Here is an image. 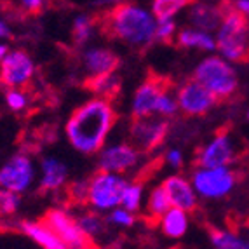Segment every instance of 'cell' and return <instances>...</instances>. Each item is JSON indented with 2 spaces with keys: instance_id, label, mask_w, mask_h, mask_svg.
I'll list each match as a JSON object with an SVG mask.
<instances>
[{
  "instance_id": "6da1fadb",
  "label": "cell",
  "mask_w": 249,
  "mask_h": 249,
  "mask_svg": "<svg viewBox=\"0 0 249 249\" xmlns=\"http://www.w3.org/2000/svg\"><path fill=\"white\" fill-rule=\"evenodd\" d=\"M91 18L105 38L124 42L140 53H145L155 40L154 19L134 2H119Z\"/></svg>"
},
{
  "instance_id": "44dd1931",
  "label": "cell",
  "mask_w": 249,
  "mask_h": 249,
  "mask_svg": "<svg viewBox=\"0 0 249 249\" xmlns=\"http://www.w3.org/2000/svg\"><path fill=\"white\" fill-rule=\"evenodd\" d=\"M188 213L178 208H171L166 214L162 216L157 227L160 229L162 235L167 239H181L188 232Z\"/></svg>"
},
{
  "instance_id": "d4e9b609",
  "label": "cell",
  "mask_w": 249,
  "mask_h": 249,
  "mask_svg": "<svg viewBox=\"0 0 249 249\" xmlns=\"http://www.w3.org/2000/svg\"><path fill=\"white\" fill-rule=\"evenodd\" d=\"M77 220H79V225L82 227L86 235H88L92 242H94L98 237L105 235V232H107V227H108L107 218H103V216L98 211H94V209H89V211L82 213L80 216H77Z\"/></svg>"
},
{
  "instance_id": "f546056e",
  "label": "cell",
  "mask_w": 249,
  "mask_h": 249,
  "mask_svg": "<svg viewBox=\"0 0 249 249\" xmlns=\"http://www.w3.org/2000/svg\"><path fill=\"white\" fill-rule=\"evenodd\" d=\"M107 221H108V225H112V227L129 229V227H133V225L136 223V214L124 208H115L108 213Z\"/></svg>"
},
{
  "instance_id": "7402d4cb",
  "label": "cell",
  "mask_w": 249,
  "mask_h": 249,
  "mask_svg": "<svg viewBox=\"0 0 249 249\" xmlns=\"http://www.w3.org/2000/svg\"><path fill=\"white\" fill-rule=\"evenodd\" d=\"M169 209H171V202H169V199H167L162 185L152 188V192H150L148 197H146V206H145L146 220L152 221L154 225H157L162 216L166 214Z\"/></svg>"
},
{
  "instance_id": "277c9868",
  "label": "cell",
  "mask_w": 249,
  "mask_h": 249,
  "mask_svg": "<svg viewBox=\"0 0 249 249\" xmlns=\"http://www.w3.org/2000/svg\"><path fill=\"white\" fill-rule=\"evenodd\" d=\"M194 79L214 96L218 105L232 100L239 86L235 70L218 56L204 59L194 71Z\"/></svg>"
},
{
  "instance_id": "e0dca14e",
  "label": "cell",
  "mask_w": 249,
  "mask_h": 249,
  "mask_svg": "<svg viewBox=\"0 0 249 249\" xmlns=\"http://www.w3.org/2000/svg\"><path fill=\"white\" fill-rule=\"evenodd\" d=\"M19 229L30 241L37 244L40 249H68L67 244L56 235V232L42 220L21 221Z\"/></svg>"
},
{
  "instance_id": "d6a6232c",
  "label": "cell",
  "mask_w": 249,
  "mask_h": 249,
  "mask_svg": "<svg viewBox=\"0 0 249 249\" xmlns=\"http://www.w3.org/2000/svg\"><path fill=\"white\" fill-rule=\"evenodd\" d=\"M5 101L13 112H21L26 107V89H5Z\"/></svg>"
},
{
  "instance_id": "d590c367",
  "label": "cell",
  "mask_w": 249,
  "mask_h": 249,
  "mask_svg": "<svg viewBox=\"0 0 249 249\" xmlns=\"http://www.w3.org/2000/svg\"><path fill=\"white\" fill-rule=\"evenodd\" d=\"M166 160L169 162L173 167H179L183 164V157H181V154H179L178 150H171L169 154L166 155Z\"/></svg>"
},
{
  "instance_id": "30bf717a",
  "label": "cell",
  "mask_w": 249,
  "mask_h": 249,
  "mask_svg": "<svg viewBox=\"0 0 249 249\" xmlns=\"http://www.w3.org/2000/svg\"><path fill=\"white\" fill-rule=\"evenodd\" d=\"M35 65L26 51H13L0 65V86L5 89H26L34 77Z\"/></svg>"
},
{
  "instance_id": "e575fe53",
  "label": "cell",
  "mask_w": 249,
  "mask_h": 249,
  "mask_svg": "<svg viewBox=\"0 0 249 249\" xmlns=\"http://www.w3.org/2000/svg\"><path fill=\"white\" fill-rule=\"evenodd\" d=\"M44 2L46 0H21L23 9H25V14H28V16H38V14H42Z\"/></svg>"
},
{
  "instance_id": "ac0fdd59",
  "label": "cell",
  "mask_w": 249,
  "mask_h": 249,
  "mask_svg": "<svg viewBox=\"0 0 249 249\" xmlns=\"http://www.w3.org/2000/svg\"><path fill=\"white\" fill-rule=\"evenodd\" d=\"M121 56L110 49L96 47L89 49L84 54V67L89 71V75H101V73H115L117 68L121 67Z\"/></svg>"
},
{
  "instance_id": "4316f807",
  "label": "cell",
  "mask_w": 249,
  "mask_h": 249,
  "mask_svg": "<svg viewBox=\"0 0 249 249\" xmlns=\"http://www.w3.org/2000/svg\"><path fill=\"white\" fill-rule=\"evenodd\" d=\"M143 187H145V181H140V179H133V181H129L127 188H125V192H124V197H122L121 208L127 209V211H131V213L136 214V213L142 209Z\"/></svg>"
},
{
  "instance_id": "cb8c5ba5",
  "label": "cell",
  "mask_w": 249,
  "mask_h": 249,
  "mask_svg": "<svg viewBox=\"0 0 249 249\" xmlns=\"http://www.w3.org/2000/svg\"><path fill=\"white\" fill-rule=\"evenodd\" d=\"M176 46L181 49H200V51H213L214 49V40L208 34L196 32L190 28H183L176 35Z\"/></svg>"
},
{
  "instance_id": "8d00e7d4",
  "label": "cell",
  "mask_w": 249,
  "mask_h": 249,
  "mask_svg": "<svg viewBox=\"0 0 249 249\" xmlns=\"http://www.w3.org/2000/svg\"><path fill=\"white\" fill-rule=\"evenodd\" d=\"M0 37H4V38H11V37H13V34L9 32V28L4 25V23H2V21H0Z\"/></svg>"
},
{
  "instance_id": "484cf974",
  "label": "cell",
  "mask_w": 249,
  "mask_h": 249,
  "mask_svg": "<svg viewBox=\"0 0 249 249\" xmlns=\"http://www.w3.org/2000/svg\"><path fill=\"white\" fill-rule=\"evenodd\" d=\"M197 0H154L152 4V13H154L155 19L167 21L175 16L178 11L188 7V5H196Z\"/></svg>"
},
{
  "instance_id": "4fadbf2b",
  "label": "cell",
  "mask_w": 249,
  "mask_h": 249,
  "mask_svg": "<svg viewBox=\"0 0 249 249\" xmlns=\"http://www.w3.org/2000/svg\"><path fill=\"white\" fill-rule=\"evenodd\" d=\"M214 105L216 98L196 79L183 82L178 89V107L187 117H204Z\"/></svg>"
},
{
  "instance_id": "f1b7e54d",
  "label": "cell",
  "mask_w": 249,
  "mask_h": 249,
  "mask_svg": "<svg viewBox=\"0 0 249 249\" xmlns=\"http://www.w3.org/2000/svg\"><path fill=\"white\" fill-rule=\"evenodd\" d=\"M92 28H94V23H92L91 16H79L75 19L73 28H71V38H73L75 44H86L89 40L92 34Z\"/></svg>"
},
{
  "instance_id": "1f68e13d",
  "label": "cell",
  "mask_w": 249,
  "mask_h": 249,
  "mask_svg": "<svg viewBox=\"0 0 249 249\" xmlns=\"http://www.w3.org/2000/svg\"><path fill=\"white\" fill-rule=\"evenodd\" d=\"M175 34H176V23L173 19L160 21L155 30V40L162 42V44H167L171 46L175 42Z\"/></svg>"
},
{
  "instance_id": "74e56055",
  "label": "cell",
  "mask_w": 249,
  "mask_h": 249,
  "mask_svg": "<svg viewBox=\"0 0 249 249\" xmlns=\"http://www.w3.org/2000/svg\"><path fill=\"white\" fill-rule=\"evenodd\" d=\"M5 56H7V47H5V46H0V63L4 61Z\"/></svg>"
},
{
  "instance_id": "8992f818",
  "label": "cell",
  "mask_w": 249,
  "mask_h": 249,
  "mask_svg": "<svg viewBox=\"0 0 249 249\" xmlns=\"http://www.w3.org/2000/svg\"><path fill=\"white\" fill-rule=\"evenodd\" d=\"M175 88V80L169 75L159 73L155 70H150L143 79L142 86L136 89L131 108V119H148L154 112H157V103L160 98L169 94L171 89Z\"/></svg>"
},
{
  "instance_id": "603a6c76",
  "label": "cell",
  "mask_w": 249,
  "mask_h": 249,
  "mask_svg": "<svg viewBox=\"0 0 249 249\" xmlns=\"http://www.w3.org/2000/svg\"><path fill=\"white\" fill-rule=\"evenodd\" d=\"M209 239L214 249H249V241L237 235L233 230L225 229H209Z\"/></svg>"
},
{
  "instance_id": "4dcf8cb0",
  "label": "cell",
  "mask_w": 249,
  "mask_h": 249,
  "mask_svg": "<svg viewBox=\"0 0 249 249\" xmlns=\"http://www.w3.org/2000/svg\"><path fill=\"white\" fill-rule=\"evenodd\" d=\"M19 206H21L19 194H14V192L2 190L0 188V216L16 214Z\"/></svg>"
},
{
  "instance_id": "7c38bea8",
  "label": "cell",
  "mask_w": 249,
  "mask_h": 249,
  "mask_svg": "<svg viewBox=\"0 0 249 249\" xmlns=\"http://www.w3.org/2000/svg\"><path fill=\"white\" fill-rule=\"evenodd\" d=\"M34 166L28 155L18 154L0 167V188L23 194L34 183Z\"/></svg>"
},
{
  "instance_id": "d6986e66",
  "label": "cell",
  "mask_w": 249,
  "mask_h": 249,
  "mask_svg": "<svg viewBox=\"0 0 249 249\" xmlns=\"http://www.w3.org/2000/svg\"><path fill=\"white\" fill-rule=\"evenodd\" d=\"M68 183V169L58 159H44L42 160V179L38 185V192H59Z\"/></svg>"
},
{
  "instance_id": "836d02e7",
  "label": "cell",
  "mask_w": 249,
  "mask_h": 249,
  "mask_svg": "<svg viewBox=\"0 0 249 249\" xmlns=\"http://www.w3.org/2000/svg\"><path fill=\"white\" fill-rule=\"evenodd\" d=\"M178 110V101H173L169 98V94L160 98V101L157 103V112L160 115H173Z\"/></svg>"
},
{
  "instance_id": "7a4b0ae2",
  "label": "cell",
  "mask_w": 249,
  "mask_h": 249,
  "mask_svg": "<svg viewBox=\"0 0 249 249\" xmlns=\"http://www.w3.org/2000/svg\"><path fill=\"white\" fill-rule=\"evenodd\" d=\"M119 121L112 103L101 98L86 101L68 117L65 131L71 146L80 154L92 155L103 148L108 134Z\"/></svg>"
},
{
  "instance_id": "52a82bcc",
  "label": "cell",
  "mask_w": 249,
  "mask_h": 249,
  "mask_svg": "<svg viewBox=\"0 0 249 249\" xmlns=\"http://www.w3.org/2000/svg\"><path fill=\"white\" fill-rule=\"evenodd\" d=\"M230 133H232L230 125H223L218 129L211 143H208L202 148H197L192 164L197 169H218V167H227L229 164L235 162L239 154L233 146Z\"/></svg>"
},
{
  "instance_id": "f35d334b",
  "label": "cell",
  "mask_w": 249,
  "mask_h": 249,
  "mask_svg": "<svg viewBox=\"0 0 249 249\" xmlns=\"http://www.w3.org/2000/svg\"><path fill=\"white\" fill-rule=\"evenodd\" d=\"M248 119H249V113H248Z\"/></svg>"
},
{
  "instance_id": "8fae6325",
  "label": "cell",
  "mask_w": 249,
  "mask_h": 249,
  "mask_svg": "<svg viewBox=\"0 0 249 249\" xmlns=\"http://www.w3.org/2000/svg\"><path fill=\"white\" fill-rule=\"evenodd\" d=\"M169 121L166 119H140V121H131L129 125V136L133 146L143 154H150L155 148L166 142L169 134Z\"/></svg>"
},
{
  "instance_id": "5b68a950",
  "label": "cell",
  "mask_w": 249,
  "mask_h": 249,
  "mask_svg": "<svg viewBox=\"0 0 249 249\" xmlns=\"http://www.w3.org/2000/svg\"><path fill=\"white\" fill-rule=\"evenodd\" d=\"M127 183V179L121 175L96 171L89 178L88 206L98 213H110L112 209L121 208Z\"/></svg>"
},
{
  "instance_id": "9a60e30c",
  "label": "cell",
  "mask_w": 249,
  "mask_h": 249,
  "mask_svg": "<svg viewBox=\"0 0 249 249\" xmlns=\"http://www.w3.org/2000/svg\"><path fill=\"white\" fill-rule=\"evenodd\" d=\"M160 185L166 192L167 199H169L171 208L183 209L187 213H194L197 209V194L187 178L173 175L167 176Z\"/></svg>"
},
{
  "instance_id": "2e32d148",
  "label": "cell",
  "mask_w": 249,
  "mask_h": 249,
  "mask_svg": "<svg viewBox=\"0 0 249 249\" xmlns=\"http://www.w3.org/2000/svg\"><path fill=\"white\" fill-rule=\"evenodd\" d=\"M82 88L92 94L100 96L101 100L112 103L122 92V79L117 73L89 75L82 80Z\"/></svg>"
},
{
  "instance_id": "3957f363",
  "label": "cell",
  "mask_w": 249,
  "mask_h": 249,
  "mask_svg": "<svg viewBox=\"0 0 249 249\" xmlns=\"http://www.w3.org/2000/svg\"><path fill=\"white\" fill-rule=\"evenodd\" d=\"M223 11V23L218 32V51L239 65L249 63V18L235 7L232 0L218 4Z\"/></svg>"
},
{
  "instance_id": "83f0119b",
  "label": "cell",
  "mask_w": 249,
  "mask_h": 249,
  "mask_svg": "<svg viewBox=\"0 0 249 249\" xmlns=\"http://www.w3.org/2000/svg\"><path fill=\"white\" fill-rule=\"evenodd\" d=\"M65 196H67L68 204L71 206H88L89 200V179L84 181V179H79V181H68L63 188Z\"/></svg>"
},
{
  "instance_id": "9c48e42d",
  "label": "cell",
  "mask_w": 249,
  "mask_h": 249,
  "mask_svg": "<svg viewBox=\"0 0 249 249\" xmlns=\"http://www.w3.org/2000/svg\"><path fill=\"white\" fill-rule=\"evenodd\" d=\"M194 190L206 199H220L225 197L239 181V173L229 167L218 169H197L192 175Z\"/></svg>"
},
{
  "instance_id": "ffe728a7",
  "label": "cell",
  "mask_w": 249,
  "mask_h": 249,
  "mask_svg": "<svg viewBox=\"0 0 249 249\" xmlns=\"http://www.w3.org/2000/svg\"><path fill=\"white\" fill-rule=\"evenodd\" d=\"M188 21L202 32H213L223 23V11L220 5L197 2L196 5H192L190 13H188Z\"/></svg>"
},
{
  "instance_id": "5bb4252c",
  "label": "cell",
  "mask_w": 249,
  "mask_h": 249,
  "mask_svg": "<svg viewBox=\"0 0 249 249\" xmlns=\"http://www.w3.org/2000/svg\"><path fill=\"white\" fill-rule=\"evenodd\" d=\"M138 162V150L129 143L110 146L105 152H101L100 162H98V171L103 173H112V175H121L124 171L131 169Z\"/></svg>"
},
{
  "instance_id": "ba28073f",
  "label": "cell",
  "mask_w": 249,
  "mask_h": 249,
  "mask_svg": "<svg viewBox=\"0 0 249 249\" xmlns=\"http://www.w3.org/2000/svg\"><path fill=\"white\" fill-rule=\"evenodd\" d=\"M42 221L47 223L56 232L68 249H91L92 241L86 235L82 227L79 225L77 216L70 214L67 209L51 208L44 213Z\"/></svg>"
}]
</instances>
